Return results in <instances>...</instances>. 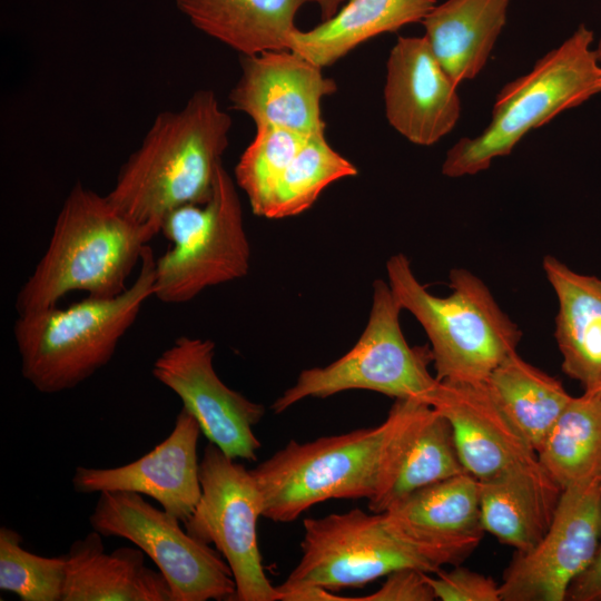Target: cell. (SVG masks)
I'll return each instance as SVG.
<instances>
[{
    "label": "cell",
    "instance_id": "cell-21",
    "mask_svg": "<svg viewBox=\"0 0 601 601\" xmlns=\"http://www.w3.org/2000/svg\"><path fill=\"white\" fill-rule=\"evenodd\" d=\"M561 493L540 462L479 481L482 528L516 552H526L549 530Z\"/></svg>",
    "mask_w": 601,
    "mask_h": 601
},
{
    "label": "cell",
    "instance_id": "cell-25",
    "mask_svg": "<svg viewBox=\"0 0 601 601\" xmlns=\"http://www.w3.org/2000/svg\"><path fill=\"white\" fill-rule=\"evenodd\" d=\"M484 382L535 452L572 398L559 380L518 352L500 363Z\"/></svg>",
    "mask_w": 601,
    "mask_h": 601
},
{
    "label": "cell",
    "instance_id": "cell-31",
    "mask_svg": "<svg viewBox=\"0 0 601 601\" xmlns=\"http://www.w3.org/2000/svg\"><path fill=\"white\" fill-rule=\"evenodd\" d=\"M436 599L442 601H501L500 584L491 577L463 566L428 575Z\"/></svg>",
    "mask_w": 601,
    "mask_h": 601
},
{
    "label": "cell",
    "instance_id": "cell-22",
    "mask_svg": "<svg viewBox=\"0 0 601 601\" xmlns=\"http://www.w3.org/2000/svg\"><path fill=\"white\" fill-rule=\"evenodd\" d=\"M510 0H446L421 21L430 48L457 87L485 67L506 23Z\"/></svg>",
    "mask_w": 601,
    "mask_h": 601
},
{
    "label": "cell",
    "instance_id": "cell-11",
    "mask_svg": "<svg viewBox=\"0 0 601 601\" xmlns=\"http://www.w3.org/2000/svg\"><path fill=\"white\" fill-rule=\"evenodd\" d=\"M200 499L185 530L215 549L228 563L236 601H280L282 593L265 574L257 540L263 493L243 464L210 443L199 461Z\"/></svg>",
    "mask_w": 601,
    "mask_h": 601
},
{
    "label": "cell",
    "instance_id": "cell-37",
    "mask_svg": "<svg viewBox=\"0 0 601 601\" xmlns=\"http://www.w3.org/2000/svg\"><path fill=\"white\" fill-rule=\"evenodd\" d=\"M587 393V392H585ZM593 394H597L600 398H601V384L600 386L594 391L592 392Z\"/></svg>",
    "mask_w": 601,
    "mask_h": 601
},
{
    "label": "cell",
    "instance_id": "cell-5",
    "mask_svg": "<svg viewBox=\"0 0 601 601\" xmlns=\"http://www.w3.org/2000/svg\"><path fill=\"white\" fill-rule=\"evenodd\" d=\"M387 283L403 309L425 331L437 381L484 382L516 352L522 332L489 286L465 268L449 274L451 293L431 294L402 253L386 262Z\"/></svg>",
    "mask_w": 601,
    "mask_h": 601
},
{
    "label": "cell",
    "instance_id": "cell-14",
    "mask_svg": "<svg viewBox=\"0 0 601 601\" xmlns=\"http://www.w3.org/2000/svg\"><path fill=\"white\" fill-rule=\"evenodd\" d=\"M242 76L231 89L233 109L259 126H275L305 136L325 131L321 101L336 91L322 68L296 52L269 50L242 57Z\"/></svg>",
    "mask_w": 601,
    "mask_h": 601
},
{
    "label": "cell",
    "instance_id": "cell-2",
    "mask_svg": "<svg viewBox=\"0 0 601 601\" xmlns=\"http://www.w3.org/2000/svg\"><path fill=\"white\" fill-rule=\"evenodd\" d=\"M230 128L231 118L213 91L194 92L181 108L156 116L107 198L132 220L160 233L174 209L208 201Z\"/></svg>",
    "mask_w": 601,
    "mask_h": 601
},
{
    "label": "cell",
    "instance_id": "cell-13",
    "mask_svg": "<svg viewBox=\"0 0 601 601\" xmlns=\"http://www.w3.org/2000/svg\"><path fill=\"white\" fill-rule=\"evenodd\" d=\"M214 355L213 341L180 336L156 358L151 374L181 400L210 443L234 460L255 461L260 442L253 427L265 407L219 378Z\"/></svg>",
    "mask_w": 601,
    "mask_h": 601
},
{
    "label": "cell",
    "instance_id": "cell-35",
    "mask_svg": "<svg viewBox=\"0 0 601 601\" xmlns=\"http://www.w3.org/2000/svg\"><path fill=\"white\" fill-rule=\"evenodd\" d=\"M345 1L346 0H319L317 4L319 6L322 21L333 17Z\"/></svg>",
    "mask_w": 601,
    "mask_h": 601
},
{
    "label": "cell",
    "instance_id": "cell-26",
    "mask_svg": "<svg viewBox=\"0 0 601 601\" xmlns=\"http://www.w3.org/2000/svg\"><path fill=\"white\" fill-rule=\"evenodd\" d=\"M536 455L562 491L601 480V398L585 392L572 396Z\"/></svg>",
    "mask_w": 601,
    "mask_h": 601
},
{
    "label": "cell",
    "instance_id": "cell-34",
    "mask_svg": "<svg viewBox=\"0 0 601 601\" xmlns=\"http://www.w3.org/2000/svg\"><path fill=\"white\" fill-rule=\"evenodd\" d=\"M280 601H354V598L338 597L333 591L318 585H302L280 591Z\"/></svg>",
    "mask_w": 601,
    "mask_h": 601
},
{
    "label": "cell",
    "instance_id": "cell-16",
    "mask_svg": "<svg viewBox=\"0 0 601 601\" xmlns=\"http://www.w3.org/2000/svg\"><path fill=\"white\" fill-rule=\"evenodd\" d=\"M425 403L450 422L460 460L477 481L539 462L485 382L439 381Z\"/></svg>",
    "mask_w": 601,
    "mask_h": 601
},
{
    "label": "cell",
    "instance_id": "cell-30",
    "mask_svg": "<svg viewBox=\"0 0 601 601\" xmlns=\"http://www.w3.org/2000/svg\"><path fill=\"white\" fill-rule=\"evenodd\" d=\"M21 542L16 530L0 528V589L22 601H62L65 555L41 556L26 550Z\"/></svg>",
    "mask_w": 601,
    "mask_h": 601
},
{
    "label": "cell",
    "instance_id": "cell-20",
    "mask_svg": "<svg viewBox=\"0 0 601 601\" xmlns=\"http://www.w3.org/2000/svg\"><path fill=\"white\" fill-rule=\"evenodd\" d=\"M63 555L62 601H173L167 580L145 564L139 548L121 546L107 553L102 535L93 530Z\"/></svg>",
    "mask_w": 601,
    "mask_h": 601
},
{
    "label": "cell",
    "instance_id": "cell-33",
    "mask_svg": "<svg viewBox=\"0 0 601 601\" xmlns=\"http://www.w3.org/2000/svg\"><path fill=\"white\" fill-rule=\"evenodd\" d=\"M566 600L601 601V542L590 568L571 584Z\"/></svg>",
    "mask_w": 601,
    "mask_h": 601
},
{
    "label": "cell",
    "instance_id": "cell-3",
    "mask_svg": "<svg viewBox=\"0 0 601 601\" xmlns=\"http://www.w3.org/2000/svg\"><path fill=\"white\" fill-rule=\"evenodd\" d=\"M158 233L122 214L106 195L75 184L46 252L18 293L17 313L57 306L75 290L93 297L122 293L145 247Z\"/></svg>",
    "mask_w": 601,
    "mask_h": 601
},
{
    "label": "cell",
    "instance_id": "cell-8",
    "mask_svg": "<svg viewBox=\"0 0 601 601\" xmlns=\"http://www.w3.org/2000/svg\"><path fill=\"white\" fill-rule=\"evenodd\" d=\"M160 231L171 248L155 257L154 296L166 304L194 299L208 287L248 274L250 246L236 184L221 165L205 204L170 211Z\"/></svg>",
    "mask_w": 601,
    "mask_h": 601
},
{
    "label": "cell",
    "instance_id": "cell-24",
    "mask_svg": "<svg viewBox=\"0 0 601 601\" xmlns=\"http://www.w3.org/2000/svg\"><path fill=\"white\" fill-rule=\"evenodd\" d=\"M435 6L436 0H346L315 28L297 29L289 50L319 68L328 67L378 35L421 22Z\"/></svg>",
    "mask_w": 601,
    "mask_h": 601
},
{
    "label": "cell",
    "instance_id": "cell-18",
    "mask_svg": "<svg viewBox=\"0 0 601 601\" xmlns=\"http://www.w3.org/2000/svg\"><path fill=\"white\" fill-rule=\"evenodd\" d=\"M384 512L446 565L472 553L484 533L479 481L467 472L420 489Z\"/></svg>",
    "mask_w": 601,
    "mask_h": 601
},
{
    "label": "cell",
    "instance_id": "cell-6",
    "mask_svg": "<svg viewBox=\"0 0 601 601\" xmlns=\"http://www.w3.org/2000/svg\"><path fill=\"white\" fill-rule=\"evenodd\" d=\"M592 42L593 32L580 24L530 72L506 83L496 95L490 125L447 150L442 174L457 178L486 170L493 159L510 155L529 131L601 92V62Z\"/></svg>",
    "mask_w": 601,
    "mask_h": 601
},
{
    "label": "cell",
    "instance_id": "cell-36",
    "mask_svg": "<svg viewBox=\"0 0 601 601\" xmlns=\"http://www.w3.org/2000/svg\"><path fill=\"white\" fill-rule=\"evenodd\" d=\"M595 52H597V56H598L599 61L601 62V37H600V39H599V42H598Z\"/></svg>",
    "mask_w": 601,
    "mask_h": 601
},
{
    "label": "cell",
    "instance_id": "cell-32",
    "mask_svg": "<svg viewBox=\"0 0 601 601\" xmlns=\"http://www.w3.org/2000/svg\"><path fill=\"white\" fill-rule=\"evenodd\" d=\"M435 599L428 574L417 569L406 568L390 573L378 590L365 597L354 598V601H432Z\"/></svg>",
    "mask_w": 601,
    "mask_h": 601
},
{
    "label": "cell",
    "instance_id": "cell-23",
    "mask_svg": "<svg viewBox=\"0 0 601 601\" xmlns=\"http://www.w3.org/2000/svg\"><path fill=\"white\" fill-rule=\"evenodd\" d=\"M319 0H176L179 11L207 36L242 56L289 49L295 17Z\"/></svg>",
    "mask_w": 601,
    "mask_h": 601
},
{
    "label": "cell",
    "instance_id": "cell-7",
    "mask_svg": "<svg viewBox=\"0 0 601 601\" xmlns=\"http://www.w3.org/2000/svg\"><path fill=\"white\" fill-rule=\"evenodd\" d=\"M302 558L279 591L318 585L331 591L358 588L412 568L437 573L445 561L407 534L386 512L359 509L303 522Z\"/></svg>",
    "mask_w": 601,
    "mask_h": 601
},
{
    "label": "cell",
    "instance_id": "cell-15",
    "mask_svg": "<svg viewBox=\"0 0 601 601\" xmlns=\"http://www.w3.org/2000/svg\"><path fill=\"white\" fill-rule=\"evenodd\" d=\"M199 423L184 406L170 434L151 451L128 464L78 466L72 476L78 493L135 492L156 500L161 509L185 522L201 495L197 444Z\"/></svg>",
    "mask_w": 601,
    "mask_h": 601
},
{
    "label": "cell",
    "instance_id": "cell-1",
    "mask_svg": "<svg viewBox=\"0 0 601 601\" xmlns=\"http://www.w3.org/2000/svg\"><path fill=\"white\" fill-rule=\"evenodd\" d=\"M433 408L418 400H396L375 427L289 441L250 470L264 497L263 516L290 522L313 505L333 499L378 496L400 459Z\"/></svg>",
    "mask_w": 601,
    "mask_h": 601
},
{
    "label": "cell",
    "instance_id": "cell-12",
    "mask_svg": "<svg viewBox=\"0 0 601 601\" xmlns=\"http://www.w3.org/2000/svg\"><path fill=\"white\" fill-rule=\"evenodd\" d=\"M601 542V480L560 495L551 525L526 552H516L500 583L501 601H563L590 568Z\"/></svg>",
    "mask_w": 601,
    "mask_h": 601
},
{
    "label": "cell",
    "instance_id": "cell-28",
    "mask_svg": "<svg viewBox=\"0 0 601 601\" xmlns=\"http://www.w3.org/2000/svg\"><path fill=\"white\" fill-rule=\"evenodd\" d=\"M356 175V167L332 148L325 131L309 135L275 184L260 217L279 219L299 215L332 183Z\"/></svg>",
    "mask_w": 601,
    "mask_h": 601
},
{
    "label": "cell",
    "instance_id": "cell-9",
    "mask_svg": "<svg viewBox=\"0 0 601 601\" xmlns=\"http://www.w3.org/2000/svg\"><path fill=\"white\" fill-rule=\"evenodd\" d=\"M402 311L388 283L376 279L368 319L355 345L326 366L302 371L272 410L280 414L307 397L325 398L349 390L425 403L439 383L428 371L431 349L408 345L400 322Z\"/></svg>",
    "mask_w": 601,
    "mask_h": 601
},
{
    "label": "cell",
    "instance_id": "cell-4",
    "mask_svg": "<svg viewBox=\"0 0 601 601\" xmlns=\"http://www.w3.org/2000/svg\"><path fill=\"white\" fill-rule=\"evenodd\" d=\"M155 256L147 245L138 276L111 297L88 296L68 307L18 314L13 325L21 374L37 391L71 390L106 366L154 296Z\"/></svg>",
    "mask_w": 601,
    "mask_h": 601
},
{
    "label": "cell",
    "instance_id": "cell-19",
    "mask_svg": "<svg viewBox=\"0 0 601 601\" xmlns=\"http://www.w3.org/2000/svg\"><path fill=\"white\" fill-rule=\"evenodd\" d=\"M542 268L558 300L554 338L562 371L592 393L601 384V278L553 255L544 256Z\"/></svg>",
    "mask_w": 601,
    "mask_h": 601
},
{
    "label": "cell",
    "instance_id": "cell-27",
    "mask_svg": "<svg viewBox=\"0 0 601 601\" xmlns=\"http://www.w3.org/2000/svg\"><path fill=\"white\" fill-rule=\"evenodd\" d=\"M463 472L452 426L433 408L406 446L390 484L368 501V509L384 512L413 492Z\"/></svg>",
    "mask_w": 601,
    "mask_h": 601
},
{
    "label": "cell",
    "instance_id": "cell-10",
    "mask_svg": "<svg viewBox=\"0 0 601 601\" xmlns=\"http://www.w3.org/2000/svg\"><path fill=\"white\" fill-rule=\"evenodd\" d=\"M89 522L102 536L126 539L148 555L167 580L173 601L234 600L236 584L223 555L141 494L99 493Z\"/></svg>",
    "mask_w": 601,
    "mask_h": 601
},
{
    "label": "cell",
    "instance_id": "cell-29",
    "mask_svg": "<svg viewBox=\"0 0 601 601\" xmlns=\"http://www.w3.org/2000/svg\"><path fill=\"white\" fill-rule=\"evenodd\" d=\"M307 137L275 126L256 127L235 167V181L255 215H262L275 184Z\"/></svg>",
    "mask_w": 601,
    "mask_h": 601
},
{
    "label": "cell",
    "instance_id": "cell-17",
    "mask_svg": "<svg viewBox=\"0 0 601 601\" xmlns=\"http://www.w3.org/2000/svg\"><path fill=\"white\" fill-rule=\"evenodd\" d=\"M384 100L388 124L420 146L437 142L461 116L456 86L425 37L397 38L386 63Z\"/></svg>",
    "mask_w": 601,
    "mask_h": 601
}]
</instances>
